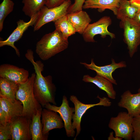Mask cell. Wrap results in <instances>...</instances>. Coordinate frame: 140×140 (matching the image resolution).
I'll return each instance as SVG.
<instances>
[{
    "mask_svg": "<svg viewBox=\"0 0 140 140\" xmlns=\"http://www.w3.org/2000/svg\"><path fill=\"white\" fill-rule=\"evenodd\" d=\"M25 57L32 63L35 70L36 76L33 89L36 99L43 107L48 103L56 105L55 100L56 88L53 83L52 76H43L41 72L44 69V65L40 60L34 61L31 50H27Z\"/></svg>",
    "mask_w": 140,
    "mask_h": 140,
    "instance_id": "cell-1",
    "label": "cell"
},
{
    "mask_svg": "<svg viewBox=\"0 0 140 140\" xmlns=\"http://www.w3.org/2000/svg\"><path fill=\"white\" fill-rule=\"evenodd\" d=\"M68 40L64 38L62 33L55 29L44 35L37 43L36 52L43 60H48L66 49Z\"/></svg>",
    "mask_w": 140,
    "mask_h": 140,
    "instance_id": "cell-2",
    "label": "cell"
},
{
    "mask_svg": "<svg viewBox=\"0 0 140 140\" xmlns=\"http://www.w3.org/2000/svg\"><path fill=\"white\" fill-rule=\"evenodd\" d=\"M36 74H31L25 82L18 84V88L16 95V99L20 100L23 106L22 116L32 119V116L41 107L34 95L33 87Z\"/></svg>",
    "mask_w": 140,
    "mask_h": 140,
    "instance_id": "cell-3",
    "label": "cell"
},
{
    "mask_svg": "<svg viewBox=\"0 0 140 140\" xmlns=\"http://www.w3.org/2000/svg\"><path fill=\"white\" fill-rule=\"evenodd\" d=\"M71 4L70 0H66L61 5L49 8L45 5L37 13L36 19L34 25V31L39 30L46 24L55 22L67 14L68 10Z\"/></svg>",
    "mask_w": 140,
    "mask_h": 140,
    "instance_id": "cell-4",
    "label": "cell"
},
{
    "mask_svg": "<svg viewBox=\"0 0 140 140\" xmlns=\"http://www.w3.org/2000/svg\"><path fill=\"white\" fill-rule=\"evenodd\" d=\"M133 118V117L128 112H120L116 116L110 118L108 127L114 131L115 137H121L126 140H131L134 131Z\"/></svg>",
    "mask_w": 140,
    "mask_h": 140,
    "instance_id": "cell-5",
    "label": "cell"
},
{
    "mask_svg": "<svg viewBox=\"0 0 140 140\" xmlns=\"http://www.w3.org/2000/svg\"><path fill=\"white\" fill-rule=\"evenodd\" d=\"M100 101L96 104H85L78 99L74 95L70 96L69 100L73 104L74 106L75 111L72 116L73 122H72L73 127L74 129L76 130V133L74 140L76 139V137L80 134L81 128V123L82 118L86 111L91 108L95 106H101L108 107L110 106L111 102L109 99L106 97H100L99 95L97 97Z\"/></svg>",
    "mask_w": 140,
    "mask_h": 140,
    "instance_id": "cell-6",
    "label": "cell"
},
{
    "mask_svg": "<svg viewBox=\"0 0 140 140\" xmlns=\"http://www.w3.org/2000/svg\"><path fill=\"white\" fill-rule=\"evenodd\" d=\"M111 23L112 20L110 17L104 16L97 21L89 24L82 34L84 40L86 42H95L94 37L97 35H100L103 38H106L107 35L111 39L115 38V34L108 30V27Z\"/></svg>",
    "mask_w": 140,
    "mask_h": 140,
    "instance_id": "cell-7",
    "label": "cell"
},
{
    "mask_svg": "<svg viewBox=\"0 0 140 140\" xmlns=\"http://www.w3.org/2000/svg\"><path fill=\"white\" fill-rule=\"evenodd\" d=\"M44 107L58 113L64 121V127L67 136L74 137L75 131L72 126V120L75 108L74 107L69 106L68 101L65 95L63 96L62 103L60 106L58 107L48 103L45 105Z\"/></svg>",
    "mask_w": 140,
    "mask_h": 140,
    "instance_id": "cell-8",
    "label": "cell"
},
{
    "mask_svg": "<svg viewBox=\"0 0 140 140\" xmlns=\"http://www.w3.org/2000/svg\"><path fill=\"white\" fill-rule=\"evenodd\" d=\"M123 29V40L127 45L130 57H132L140 45V27L131 24L127 19L121 21Z\"/></svg>",
    "mask_w": 140,
    "mask_h": 140,
    "instance_id": "cell-9",
    "label": "cell"
},
{
    "mask_svg": "<svg viewBox=\"0 0 140 140\" xmlns=\"http://www.w3.org/2000/svg\"><path fill=\"white\" fill-rule=\"evenodd\" d=\"M31 121L32 119L21 116L9 122L11 128L12 140L32 139L30 131Z\"/></svg>",
    "mask_w": 140,
    "mask_h": 140,
    "instance_id": "cell-10",
    "label": "cell"
},
{
    "mask_svg": "<svg viewBox=\"0 0 140 140\" xmlns=\"http://www.w3.org/2000/svg\"><path fill=\"white\" fill-rule=\"evenodd\" d=\"M111 62L110 64L102 66L96 65L93 59H91V62L90 64L82 62H80V63L87 69L94 71L97 74L108 79L113 84L117 85V83L113 77L112 73L117 68L126 67L127 65L125 62L124 61L116 63L113 58L111 59Z\"/></svg>",
    "mask_w": 140,
    "mask_h": 140,
    "instance_id": "cell-11",
    "label": "cell"
},
{
    "mask_svg": "<svg viewBox=\"0 0 140 140\" xmlns=\"http://www.w3.org/2000/svg\"><path fill=\"white\" fill-rule=\"evenodd\" d=\"M37 13L31 17L28 22L20 19L17 22V26L7 39L4 40L0 41V47L5 45L11 46L15 50L17 55L19 57L20 52L15 46L14 43L20 39L24 32L30 26L34 25L36 21Z\"/></svg>",
    "mask_w": 140,
    "mask_h": 140,
    "instance_id": "cell-12",
    "label": "cell"
},
{
    "mask_svg": "<svg viewBox=\"0 0 140 140\" xmlns=\"http://www.w3.org/2000/svg\"><path fill=\"white\" fill-rule=\"evenodd\" d=\"M29 75L28 71L23 68L8 64H3L0 66V77L17 84L26 82Z\"/></svg>",
    "mask_w": 140,
    "mask_h": 140,
    "instance_id": "cell-13",
    "label": "cell"
},
{
    "mask_svg": "<svg viewBox=\"0 0 140 140\" xmlns=\"http://www.w3.org/2000/svg\"><path fill=\"white\" fill-rule=\"evenodd\" d=\"M117 104L120 107L127 109L133 117L140 115V93L132 94L129 90L125 91L121 95Z\"/></svg>",
    "mask_w": 140,
    "mask_h": 140,
    "instance_id": "cell-14",
    "label": "cell"
},
{
    "mask_svg": "<svg viewBox=\"0 0 140 140\" xmlns=\"http://www.w3.org/2000/svg\"><path fill=\"white\" fill-rule=\"evenodd\" d=\"M41 116L42 132L44 135H48L49 132L52 129L64 127L62 119L56 112L44 108L41 111Z\"/></svg>",
    "mask_w": 140,
    "mask_h": 140,
    "instance_id": "cell-15",
    "label": "cell"
},
{
    "mask_svg": "<svg viewBox=\"0 0 140 140\" xmlns=\"http://www.w3.org/2000/svg\"><path fill=\"white\" fill-rule=\"evenodd\" d=\"M82 80L85 82L94 83L100 89L105 91L109 98L112 99H116V92L114 89L113 84L104 77L97 74L94 77L86 75L83 76Z\"/></svg>",
    "mask_w": 140,
    "mask_h": 140,
    "instance_id": "cell-16",
    "label": "cell"
},
{
    "mask_svg": "<svg viewBox=\"0 0 140 140\" xmlns=\"http://www.w3.org/2000/svg\"><path fill=\"white\" fill-rule=\"evenodd\" d=\"M0 105L6 113L9 123L22 115L23 106L22 102L16 99L13 102L3 97H0Z\"/></svg>",
    "mask_w": 140,
    "mask_h": 140,
    "instance_id": "cell-17",
    "label": "cell"
},
{
    "mask_svg": "<svg viewBox=\"0 0 140 140\" xmlns=\"http://www.w3.org/2000/svg\"><path fill=\"white\" fill-rule=\"evenodd\" d=\"M67 15L76 32L81 34H83L92 20L87 13L82 10Z\"/></svg>",
    "mask_w": 140,
    "mask_h": 140,
    "instance_id": "cell-18",
    "label": "cell"
},
{
    "mask_svg": "<svg viewBox=\"0 0 140 140\" xmlns=\"http://www.w3.org/2000/svg\"><path fill=\"white\" fill-rule=\"evenodd\" d=\"M120 0H85L82 9H97L102 12L108 9L116 15Z\"/></svg>",
    "mask_w": 140,
    "mask_h": 140,
    "instance_id": "cell-19",
    "label": "cell"
},
{
    "mask_svg": "<svg viewBox=\"0 0 140 140\" xmlns=\"http://www.w3.org/2000/svg\"><path fill=\"white\" fill-rule=\"evenodd\" d=\"M42 108L39 109L32 117L30 131L32 140H47L48 135H44L42 132L43 125L40 120Z\"/></svg>",
    "mask_w": 140,
    "mask_h": 140,
    "instance_id": "cell-20",
    "label": "cell"
},
{
    "mask_svg": "<svg viewBox=\"0 0 140 140\" xmlns=\"http://www.w3.org/2000/svg\"><path fill=\"white\" fill-rule=\"evenodd\" d=\"M18 88V84L0 77V97L13 102L16 100V95Z\"/></svg>",
    "mask_w": 140,
    "mask_h": 140,
    "instance_id": "cell-21",
    "label": "cell"
},
{
    "mask_svg": "<svg viewBox=\"0 0 140 140\" xmlns=\"http://www.w3.org/2000/svg\"><path fill=\"white\" fill-rule=\"evenodd\" d=\"M138 10L130 4L129 0H120L116 16L121 21H123L127 19L132 18Z\"/></svg>",
    "mask_w": 140,
    "mask_h": 140,
    "instance_id": "cell-22",
    "label": "cell"
},
{
    "mask_svg": "<svg viewBox=\"0 0 140 140\" xmlns=\"http://www.w3.org/2000/svg\"><path fill=\"white\" fill-rule=\"evenodd\" d=\"M54 23L55 29L62 33L63 37L65 39L68 40L69 37L76 32L69 21L67 15L58 19Z\"/></svg>",
    "mask_w": 140,
    "mask_h": 140,
    "instance_id": "cell-23",
    "label": "cell"
},
{
    "mask_svg": "<svg viewBox=\"0 0 140 140\" xmlns=\"http://www.w3.org/2000/svg\"><path fill=\"white\" fill-rule=\"evenodd\" d=\"M47 0H23L22 11L25 15L30 18L37 14L46 5Z\"/></svg>",
    "mask_w": 140,
    "mask_h": 140,
    "instance_id": "cell-24",
    "label": "cell"
},
{
    "mask_svg": "<svg viewBox=\"0 0 140 140\" xmlns=\"http://www.w3.org/2000/svg\"><path fill=\"white\" fill-rule=\"evenodd\" d=\"M14 3L11 0H3L0 4V31L3 27L4 21L6 17L13 10Z\"/></svg>",
    "mask_w": 140,
    "mask_h": 140,
    "instance_id": "cell-25",
    "label": "cell"
},
{
    "mask_svg": "<svg viewBox=\"0 0 140 140\" xmlns=\"http://www.w3.org/2000/svg\"><path fill=\"white\" fill-rule=\"evenodd\" d=\"M12 131L10 123L5 125L0 124V140H12Z\"/></svg>",
    "mask_w": 140,
    "mask_h": 140,
    "instance_id": "cell-26",
    "label": "cell"
},
{
    "mask_svg": "<svg viewBox=\"0 0 140 140\" xmlns=\"http://www.w3.org/2000/svg\"><path fill=\"white\" fill-rule=\"evenodd\" d=\"M132 125L134 130L132 138L140 140V115L133 117Z\"/></svg>",
    "mask_w": 140,
    "mask_h": 140,
    "instance_id": "cell-27",
    "label": "cell"
},
{
    "mask_svg": "<svg viewBox=\"0 0 140 140\" xmlns=\"http://www.w3.org/2000/svg\"><path fill=\"white\" fill-rule=\"evenodd\" d=\"M85 0H74V3L68 8L67 14L74 13L82 10Z\"/></svg>",
    "mask_w": 140,
    "mask_h": 140,
    "instance_id": "cell-28",
    "label": "cell"
},
{
    "mask_svg": "<svg viewBox=\"0 0 140 140\" xmlns=\"http://www.w3.org/2000/svg\"><path fill=\"white\" fill-rule=\"evenodd\" d=\"M126 19L132 24L140 27V9L138 11L132 18Z\"/></svg>",
    "mask_w": 140,
    "mask_h": 140,
    "instance_id": "cell-29",
    "label": "cell"
},
{
    "mask_svg": "<svg viewBox=\"0 0 140 140\" xmlns=\"http://www.w3.org/2000/svg\"><path fill=\"white\" fill-rule=\"evenodd\" d=\"M66 0H47L45 5L49 8L58 6Z\"/></svg>",
    "mask_w": 140,
    "mask_h": 140,
    "instance_id": "cell-30",
    "label": "cell"
},
{
    "mask_svg": "<svg viewBox=\"0 0 140 140\" xmlns=\"http://www.w3.org/2000/svg\"><path fill=\"white\" fill-rule=\"evenodd\" d=\"M8 123L7 115L0 105V124L5 125Z\"/></svg>",
    "mask_w": 140,
    "mask_h": 140,
    "instance_id": "cell-31",
    "label": "cell"
},
{
    "mask_svg": "<svg viewBox=\"0 0 140 140\" xmlns=\"http://www.w3.org/2000/svg\"><path fill=\"white\" fill-rule=\"evenodd\" d=\"M129 1L132 5L137 8L139 10L140 9V0H130Z\"/></svg>",
    "mask_w": 140,
    "mask_h": 140,
    "instance_id": "cell-32",
    "label": "cell"
},
{
    "mask_svg": "<svg viewBox=\"0 0 140 140\" xmlns=\"http://www.w3.org/2000/svg\"><path fill=\"white\" fill-rule=\"evenodd\" d=\"M114 132L113 131L110 132L109 136L108 138V140H121L123 138L118 137H114L113 135Z\"/></svg>",
    "mask_w": 140,
    "mask_h": 140,
    "instance_id": "cell-33",
    "label": "cell"
},
{
    "mask_svg": "<svg viewBox=\"0 0 140 140\" xmlns=\"http://www.w3.org/2000/svg\"><path fill=\"white\" fill-rule=\"evenodd\" d=\"M138 92L140 93V88L138 89Z\"/></svg>",
    "mask_w": 140,
    "mask_h": 140,
    "instance_id": "cell-34",
    "label": "cell"
},
{
    "mask_svg": "<svg viewBox=\"0 0 140 140\" xmlns=\"http://www.w3.org/2000/svg\"><path fill=\"white\" fill-rule=\"evenodd\" d=\"M129 0L130 1V0Z\"/></svg>",
    "mask_w": 140,
    "mask_h": 140,
    "instance_id": "cell-35",
    "label": "cell"
}]
</instances>
